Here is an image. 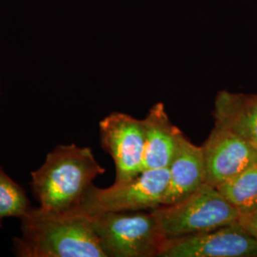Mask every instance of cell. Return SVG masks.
Here are the masks:
<instances>
[{"mask_svg":"<svg viewBox=\"0 0 257 257\" xmlns=\"http://www.w3.org/2000/svg\"><path fill=\"white\" fill-rule=\"evenodd\" d=\"M20 220L21 235L14 239L18 256L108 257L85 213L30 208Z\"/></svg>","mask_w":257,"mask_h":257,"instance_id":"obj_1","label":"cell"},{"mask_svg":"<svg viewBox=\"0 0 257 257\" xmlns=\"http://www.w3.org/2000/svg\"><path fill=\"white\" fill-rule=\"evenodd\" d=\"M105 173L90 148L59 145L32 172V189L39 208L55 213L74 211L92 181Z\"/></svg>","mask_w":257,"mask_h":257,"instance_id":"obj_2","label":"cell"},{"mask_svg":"<svg viewBox=\"0 0 257 257\" xmlns=\"http://www.w3.org/2000/svg\"><path fill=\"white\" fill-rule=\"evenodd\" d=\"M152 211L167 240L215 230L237 222L240 216L217 189L207 183L181 201Z\"/></svg>","mask_w":257,"mask_h":257,"instance_id":"obj_3","label":"cell"},{"mask_svg":"<svg viewBox=\"0 0 257 257\" xmlns=\"http://www.w3.org/2000/svg\"><path fill=\"white\" fill-rule=\"evenodd\" d=\"M108 257H155L165 243L153 211L104 212L89 215Z\"/></svg>","mask_w":257,"mask_h":257,"instance_id":"obj_4","label":"cell"},{"mask_svg":"<svg viewBox=\"0 0 257 257\" xmlns=\"http://www.w3.org/2000/svg\"><path fill=\"white\" fill-rule=\"evenodd\" d=\"M169 169L145 170L127 182L101 189L91 185L74 211L87 215L104 212L155 210L162 206Z\"/></svg>","mask_w":257,"mask_h":257,"instance_id":"obj_5","label":"cell"},{"mask_svg":"<svg viewBox=\"0 0 257 257\" xmlns=\"http://www.w3.org/2000/svg\"><path fill=\"white\" fill-rule=\"evenodd\" d=\"M103 149L115 165V181L127 182L144 171L145 134L142 120L123 112H111L99 122Z\"/></svg>","mask_w":257,"mask_h":257,"instance_id":"obj_6","label":"cell"},{"mask_svg":"<svg viewBox=\"0 0 257 257\" xmlns=\"http://www.w3.org/2000/svg\"><path fill=\"white\" fill-rule=\"evenodd\" d=\"M158 256L257 257V239L235 222L215 230L166 240Z\"/></svg>","mask_w":257,"mask_h":257,"instance_id":"obj_7","label":"cell"},{"mask_svg":"<svg viewBox=\"0 0 257 257\" xmlns=\"http://www.w3.org/2000/svg\"><path fill=\"white\" fill-rule=\"evenodd\" d=\"M201 148L206 183L214 188L257 164L256 148L215 123Z\"/></svg>","mask_w":257,"mask_h":257,"instance_id":"obj_8","label":"cell"},{"mask_svg":"<svg viewBox=\"0 0 257 257\" xmlns=\"http://www.w3.org/2000/svg\"><path fill=\"white\" fill-rule=\"evenodd\" d=\"M162 206L181 201L206 183L202 148L182 136L172 163Z\"/></svg>","mask_w":257,"mask_h":257,"instance_id":"obj_9","label":"cell"},{"mask_svg":"<svg viewBox=\"0 0 257 257\" xmlns=\"http://www.w3.org/2000/svg\"><path fill=\"white\" fill-rule=\"evenodd\" d=\"M142 121L145 134L144 171L168 169L183 136L182 132L172 123L162 102L154 105Z\"/></svg>","mask_w":257,"mask_h":257,"instance_id":"obj_10","label":"cell"},{"mask_svg":"<svg viewBox=\"0 0 257 257\" xmlns=\"http://www.w3.org/2000/svg\"><path fill=\"white\" fill-rule=\"evenodd\" d=\"M213 117L215 124L257 149V94L220 91L214 100Z\"/></svg>","mask_w":257,"mask_h":257,"instance_id":"obj_11","label":"cell"},{"mask_svg":"<svg viewBox=\"0 0 257 257\" xmlns=\"http://www.w3.org/2000/svg\"><path fill=\"white\" fill-rule=\"evenodd\" d=\"M240 215L257 211V164L215 187Z\"/></svg>","mask_w":257,"mask_h":257,"instance_id":"obj_12","label":"cell"},{"mask_svg":"<svg viewBox=\"0 0 257 257\" xmlns=\"http://www.w3.org/2000/svg\"><path fill=\"white\" fill-rule=\"evenodd\" d=\"M30 210L25 191L0 166V228L4 219L21 218Z\"/></svg>","mask_w":257,"mask_h":257,"instance_id":"obj_13","label":"cell"},{"mask_svg":"<svg viewBox=\"0 0 257 257\" xmlns=\"http://www.w3.org/2000/svg\"><path fill=\"white\" fill-rule=\"evenodd\" d=\"M237 222L244 230L257 239V211L247 215H240Z\"/></svg>","mask_w":257,"mask_h":257,"instance_id":"obj_14","label":"cell"}]
</instances>
